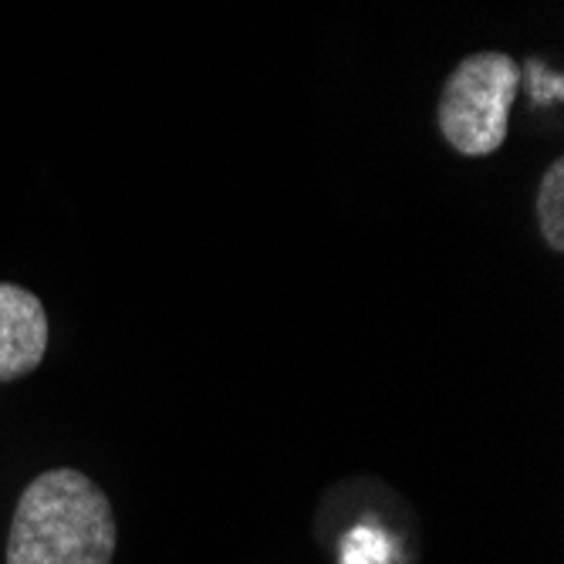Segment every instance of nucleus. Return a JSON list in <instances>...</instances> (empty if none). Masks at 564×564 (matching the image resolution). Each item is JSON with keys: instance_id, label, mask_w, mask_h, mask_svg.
<instances>
[{"instance_id": "nucleus-1", "label": "nucleus", "mask_w": 564, "mask_h": 564, "mask_svg": "<svg viewBox=\"0 0 564 564\" xmlns=\"http://www.w3.org/2000/svg\"><path fill=\"white\" fill-rule=\"evenodd\" d=\"M116 514L91 477L72 467L34 477L14 510L8 564H112Z\"/></svg>"}, {"instance_id": "nucleus-2", "label": "nucleus", "mask_w": 564, "mask_h": 564, "mask_svg": "<svg viewBox=\"0 0 564 564\" xmlns=\"http://www.w3.org/2000/svg\"><path fill=\"white\" fill-rule=\"evenodd\" d=\"M521 68L503 51H477L446 78L436 126L459 156H490L507 139Z\"/></svg>"}, {"instance_id": "nucleus-3", "label": "nucleus", "mask_w": 564, "mask_h": 564, "mask_svg": "<svg viewBox=\"0 0 564 564\" xmlns=\"http://www.w3.org/2000/svg\"><path fill=\"white\" fill-rule=\"evenodd\" d=\"M47 351V312L37 294L0 281V382L31 376Z\"/></svg>"}, {"instance_id": "nucleus-4", "label": "nucleus", "mask_w": 564, "mask_h": 564, "mask_svg": "<svg viewBox=\"0 0 564 564\" xmlns=\"http://www.w3.org/2000/svg\"><path fill=\"white\" fill-rule=\"evenodd\" d=\"M538 224L554 253L564 250V160H554L541 176L538 189Z\"/></svg>"}]
</instances>
